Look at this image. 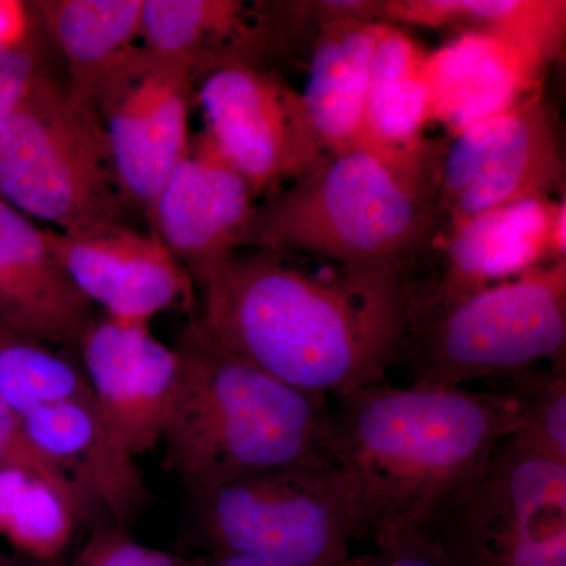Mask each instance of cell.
Returning <instances> with one entry per match:
<instances>
[{"mask_svg":"<svg viewBox=\"0 0 566 566\" xmlns=\"http://www.w3.org/2000/svg\"><path fill=\"white\" fill-rule=\"evenodd\" d=\"M199 322L279 381L340 398L403 359L415 293L406 274L338 264L304 271L283 253L234 252L203 283Z\"/></svg>","mask_w":566,"mask_h":566,"instance_id":"6da1fadb","label":"cell"},{"mask_svg":"<svg viewBox=\"0 0 566 566\" xmlns=\"http://www.w3.org/2000/svg\"><path fill=\"white\" fill-rule=\"evenodd\" d=\"M520 420L512 395L465 387L381 382L337 398L329 457L352 486L360 539L427 526Z\"/></svg>","mask_w":566,"mask_h":566,"instance_id":"7a4b0ae2","label":"cell"},{"mask_svg":"<svg viewBox=\"0 0 566 566\" xmlns=\"http://www.w3.org/2000/svg\"><path fill=\"white\" fill-rule=\"evenodd\" d=\"M174 348L180 379L163 438L164 468L192 497L234 476L329 457L326 398L268 375L199 319L182 327Z\"/></svg>","mask_w":566,"mask_h":566,"instance_id":"3957f363","label":"cell"},{"mask_svg":"<svg viewBox=\"0 0 566 566\" xmlns=\"http://www.w3.org/2000/svg\"><path fill=\"white\" fill-rule=\"evenodd\" d=\"M439 159L367 147L329 153L311 174L255 203L240 249L305 253L406 274L433 241Z\"/></svg>","mask_w":566,"mask_h":566,"instance_id":"277c9868","label":"cell"},{"mask_svg":"<svg viewBox=\"0 0 566 566\" xmlns=\"http://www.w3.org/2000/svg\"><path fill=\"white\" fill-rule=\"evenodd\" d=\"M566 260L446 305L412 303L403 357L415 385L463 387L565 360Z\"/></svg>","mask_w":566,"mask_h":566,"instance_id":"5b68a950","label":"cell"},{"mask_svg":"<svg viewBox=\"0 0 566 566\" xmlns=\"http://www.w3.org/2000/svg\"><path fill=\"white\" fill-rule=\"evenodd\" d=\"M0 200L62 232L129 226L102 122L51 73L0 126Z\"/></svg>","mask_w":566,"mask_h":566,"instance_id":"8992f818","label":"cell"},{"mask_svg":"<svg viewBox=\"0 0 566 566\" xmlns=\"http://www.w3.org/2000/svg\"><path fill=\"white\" fill-rule=\"evenodd\" d=\"M219 554L286 566H344L360 539L352 486L331 457L234 476L193 495Z\"/></svg>","mask_w":566,"mask_h":566,"instance_id":"52a82bcc","label":"cell"},{"mask_svg":"<svg viewBox=\"0 0 566 566\" xmlns=\"http://www.w3.org/2000/svg\"><path fill=\"white\" fill-rule=\"evenodd\" d=\"M427 526L452 566H566V464L509 434Z\"/></svg>","mask_w":566,"mask_h":566,"instance_id":"ba28073f","label":"cell"},{"mask_svg":"<svg viewBox=\"0 0 566 566\" xmlns=\"http://www.w3.org/2000/svg\"><path fill=\"white\" fill-rule=\"evenodd\" d=\"M196 84L182 63L133 44L92 93L88 111L102 122L122 191L145 219L191 148Z\"/></svg>","mask_w":566,"mask_h":566,"instance_id":"9c48e42d","label":"cell"},{"mask_svg":"<svg viewBox=\"0 0 566 566\" xmlns=\"http://www.w3.org/2000/svg\"><path fill=\"white\" fill-rule=\"evenodd\" d=\"M564 188L556 117L539 88L453 137L438 163L436 203L452 229L480 212Z\"/></svg>","mask_w":566,"mask_h":566,"instance_id":"30bf717a","label":"cell"},{"mask_svg":"<svg viewBox=\"0 0 566 566\" xmlns=\"http://www.w3.org/2000/svg\"><path fill=\"white\" fill-rule=\"evenodd\" d=\"M196 98L207 125L203 136L255 197L300 180L326 159L303 96L277 74L229 63L203 77Z\"/></svg>","mask_w":566,"mask_h":566,"instance_id":"8fae6325","label":"cell"},{"mask_svg":"<svg viewBox=\"0 0 566 566\" xmlns=\"http://www.w3.org/2000/svg\"><path fill=\"white\" fill-rule=\"evenodd\" d=\"M77 354L93 398L133 457L161 444L180 379L175 348L153 337L148 324L98 316Z\"/></svg>","mask_w":566,"mask_h":566,"instance_id":"7c38bea8","label":"cell"},{"mask_svg":"<svg viewBox=\"0 0 566 566\" xmlns=\"http://www.w3.org/2000/svg\"><path fill=\"white\" fill-rule=\"evenodd\" d=\"M255 199L251 186L200 134L164 185L147 222L202 289L240 251Z\"/></svg>","mask_w":566,"mask_h":566,"instance_id":"4fadbf2b","label":"cell"},{"mask_svg":"<svg viewBox=\"0 0 566 566\" xmlns=\"http://www.w3.org/2000/svg\"><path fill=\"white\" fill-rule=\"evenodd\" d=\"M44 232L77 289L117 322L148 324L191 290V279L151 230L99 223Z\"/></svg>","mask_w":566,"mask_h":566,"instance_id":"5bb4252c","label":"cell"},{"mask_svg":"<svg viewBox=\"0 0 566 566\" xmlns=\"http://www.w3.org/2000/svg\"><path fill=\"white\" fill-rule=\"evenodd\" d=\"M565 197L520 200L472 216L450 229L446 271L415 304L446 305L565 259Z\"/></svg>","mask_w":566,"mask_h":566,"instance_id":"9a60e30c","label":"cell"},{"mask_svg":"<svg viewBox=\"0 0 566 566\" xmlns=\"http://www.w3.org/2000/svg\"><path fill=\"white\" fill-rule=\"evenodd\" d=\"M95 307L52 252L46 232L0 200V333L77 353L98 318Z\"/></svg>","mask_w":566,"mask_h":566,"instance_id":"2e32d148","label":"cell"},{"mask_svg":"<svg viewBox=\"0 0 566 566\" xmlns=\"http://www.w3.org/2000/svg\"><path fill=\"white\" fill-rule=\"evenodd\" d=\"M25 431L95 510L125 526L150 494L136 461L93 398L41 406L21 416Z\"/></svg>","mask_w":566,"mask_h":566,"instance_id":"e0dca14e","label":"cell"},{"mask_svg":"<svg viewBox=\"0 0 566 566\" xmlns=\"http://www.w3.org/2000/svg\"><path fill=\"white\" fill-rule=\"evenodd\" d=\"M546 65L535 52L502 36L461 32L428 52L431 118L455 137L539 91Z\"/></svg>","mask_w":566,"mask_h":566,"instance_id":"ac0fdd59","label":"cell"},{"mask_svg":"<svg viewBox=\"0 0 566 566\" xmlns=\"http://www.w3.org/2000/svg\"><path fill=\"white\" fill-rule=\"evenodd\" d=\"M274 32L240 0H142L144 46L182 63L196 82L229 63L255 65Z\"/></svg>","mask_w":566,"mask_h":566,"instance_id":"d6986e66","label":"cell"},{"mask_svg":"<svg viewBox=\"0 0 566 566\" xmlns=\"http://www.w3.org/2000/svg\"><path fill=\"white\" fill-rule=\"evenodd\" d=\"M427 62L428 51L408 33L378 22L360 147L395 158L434 159L422 136L433 122Z\"/></svg>","mask_w":566,"mask_h":566,"instance_id":"ffe728a7","label":"cell"},{"mask_svg":"<svg viewBox=\"0 0 566 566\" xmlns=\"http://www.w3.org/2000/svg\"><path fill=\"white\" fill-rule=\"evenodd\" d=\"M376 35L378 22L344 20L324 24L312 41L307 87L301 96L327 155L363 144Z\"/></svg>","mask_w":566,"mask_h":566,"instance_id":"44dd1931","label":"cell"},{"mask_svg":"<svg viewBox=\"0 0 566 566\" xmlns=\"http://www.w3.org/2000/svg\"><path fill=\"white\" fill-rule=\"evenodd\" d=\"M33 7L65 61L66 92L88 109L104 71L140 39L142 0H36Z\"/></svg>","mask_w":566,"mask_h":566,"instance_id":"7402d4cb","label":"cell"},{"mask_svg":"<svg viewBox=\"0 0 566 566\" xmlns=\"http://www.w3.org/2000/svg\"><path fill=\"white\" fill-rule=\"evenodd\" d=\"M379 22L485 32L527 48L549 63L564 50V0H382Z\"/></svg>","mask_w":566,"mask_h":566,"instance_id":"603a6c76","label":"cell"},{"mask_svg":"<svg viewBox=\"0 0 566 566\" xmlns=\"http://www.w3.org/2000/svg\"><path fill=\"white\" fill-rule=\"evenodd\" d=\"M80 516L44 480L18 471H0V532L18 549L52 560L69 546Z\"/></svg>","mask_w":566,"mask_h":566,"instance_id":"cb8c5ba5","label":"cell"},{"mask_svg":"<svg viewBox=\"0 0 566 566\" xmlns=\"http://www.w3.org/2000/svg\"><path fill=\"white\" fill-rule=\"evenodd\" d=\"M0 398L21 417L41 406L85 400L93 394L81 365L65 354L0 333Z\"/></svg>","mask_w":566,"mask_h":566,"instance_id":"d4e9b609","label":"cell"},{"mask_svg":"<svg viewBox=\"0 0 566 566\" xmlns=\"http://www.w3.org/2000/svg\"><path fill=\"white\" fill-rule=\"evenodd\" d=\"M509 395L520 405V441L551 460L566 464V368L565 360L546 368H531L509 378Z\"/></svg>","mask_w":566,"mask_h":566,"instance_id":"484cf974","label":"cell"},{"mask_svg":"<svg viewBox=\"0 0 566 566\" xmlns=\"http://www.w3.org/2000/svg\"><path fill=\"white\" fill-rule=\"evenodd\" d=\"M18 469L50 483L73 506L80 520L95 510L80 488L63 474L32 441L21 417L0 398V471Z\"/></svg>","mask_w":566,"mask_h":566,"instance_id":"4316f807","label":"cell"},{"mask_svg":"<svg viewBox=\"0 0 566 566\" xmlns=\"http://www.w3.org/2000/svg\"><path fill=\"white\" fill-rule=\"evenodd\" d=\"M70 566H186L177 557L134 542L122 527L102 528Z\"/></svg>","mask_w":566,"mask_h":566,"instance_id":"83f0119b","label":"cell"},{"mask_svg":"<svg viewBox=\"0 0 566 566\" xmlns=\"http://www.w3.org/2000/svg\"><path fill=\"white\" fill-rule=\"evenodd\" d=\"M50 74L40 40L0 50V126L20 109L41 77Z\"/></svg>","mask_w":566,"mask_h":566,"instance_id":"f1b7e54d","label":"cell"},{"mask_svg":"<svg viewBox=\"0 0 566 566\" xmlns=\"http://www.w3.org/2000/svg\"><path fill=\"white\" fill-rule=\"evenodd\" d=\"M370 553L353 556L344 566H452L428 526L374 543Z\"/></svg>","mask_w":566,"mask_h":566,"instance_id":"f546056e","label":"cell"},{"mask_svg":"<svg viewBox=\"0 0 566 566\" xmlns=\"http://www.w3.org/2000/svg\"><path fill=\"white\" fill-rule=\"evenodd\" d=\"M44 35L33 2L0 0V50L32 43Z\"/></svg>","mask_w":566,"mask_h":566,"instance_id":"4dcf8cb0","label":"cell"},{"mask_svg":"<svg viewBox=\"0 0 566 566\" xmlns=\"http://www.w3.org/2000/svg\"><path fill=\"white\" fill-rule=\"evenodd\" d=\"M210 566H286L273 564V562L260 560V558L232 556V554H218Z\"/></svg>","mask_w":566,"mask_h":566,"instance_id":"1f68e13d","label":"cell"},{"mask_svg":"<svg viewBox=\"0 0 566 566\" xmlns=\"http://www.w3.org/2000/svg\"><path fill=\"white\" fill-rule=\"evenodd\" d=\"M0 566H9V565L2 564V562H0Z\"/></svg>","mask_w":566,"mask_h":566,"instance_id":"d6a6232c","label":"cell"}]
</instances>
